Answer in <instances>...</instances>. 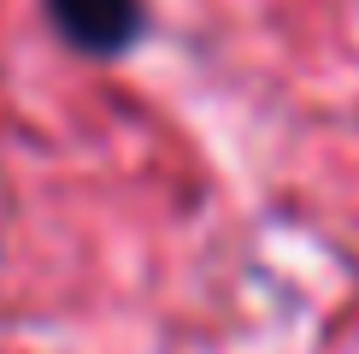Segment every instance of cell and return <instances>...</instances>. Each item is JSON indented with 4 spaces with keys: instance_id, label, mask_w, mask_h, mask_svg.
I'll use <instances>...</instances> for the list:
<instances>
[{
    "instance_id": "1",
    "label": "cell",
    "mask_w": 359,
    "mask_h": 354,
    "mask_svg": "<svg viewBox=\"0 0 359 354\" xmlns=\"http://www.w3.org/2000/svg\"><path fill=\"white\" fill-rule=\"evenodd\" d=\"M48 18L77 53L112 59V53H130L142 41L147 6L142 0H48Z\"/></svg>"
}]
</instances>
